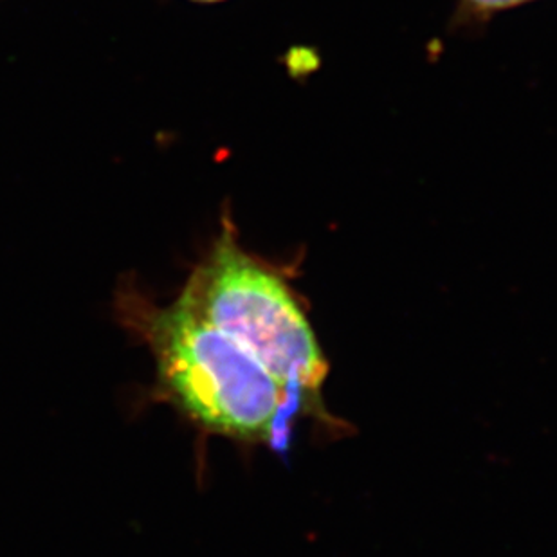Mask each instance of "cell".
Listing matches in <instances>:
<instances>
[{"mask_svg": "<svg viewBox=\"0 0 557 557\" xmlns=\"http://www.w3.org/2000/svg\"><path fill=\"white\" fill-rule=\"evenodd\" d=\"M197 2H222V0H197Z\"/></svg>", "mask_w": 557, "mask_h": 557, "instance_id": "277c9868", "label": "cell"}, {"mask_svg": "<svg viewBox=\"0 0 557 557\" xmlns=\"http://www.w3.org/2000/svg\"><path fill=\"white\" fill-rule=\"evenodd\" d=\"M181 296L243 345L289 395L315 399L329 361L287 271L244 248L230 211Z\"/></svg>", "mask_w": 557, "mask_h": 557, "instance_id": "7a4b0ae2", "label": "cell"}, {"mask_svg": "<svg viewBox=\"0 0 557 557\" xmlns=\"http://www.w3.org/2000/svg\"><path fill=\"white\" fill-rule=\"evenodd\" d=\"M531 2H536V0H457L451 27L458 32L460 29H479L498 13L531 4Z\"/></svg>", "mask_w": 557, "mask_h": 557, "instance_id": "3957f363", "label": "cell"}, {"mask_svg": "<svg viewBox=\"0 0 557 557\" xmlns=\"http://www.w3.org/2000/svg\"><path fill=\"white\" fill-rule=\"evenodd\" d=\"M117 312L150 348L161 397L195 426L251 444L273 438L289 392L183 296L158 306L128 285Z\"/></svg>", "mask_w": 557, "mask_h": 557, "instance_id": "6da1fadb", "label": "cell"}]
</instances>
